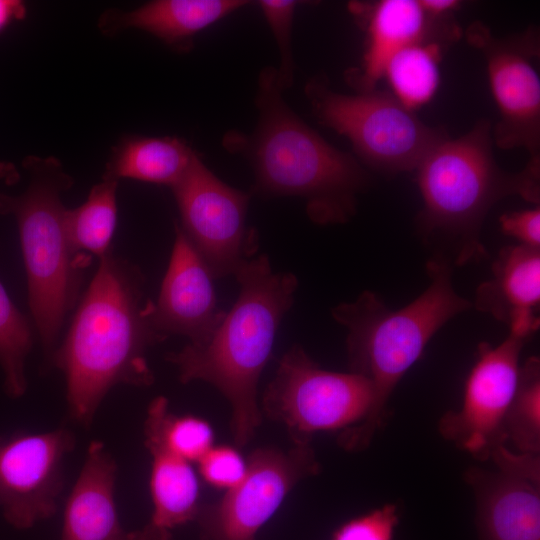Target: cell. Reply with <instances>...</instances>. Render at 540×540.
<instances>
[{"label": "cell", "instance_id": "7402d4cb", "mask_svg": "<svg viewBox=\"0 0 540 540\" xmlns=\"http://www.w3.org/2000/svg\"><path fill=\"white\" fill-rule=\"evenodd\" d=\"M444 43L447 41L435 38L414 42L396 52L387 63L383 77L407 109L421 107L436 93Z\"/></svg>", "mask_w": 540, "mask_h": 540}, {"label": "cell", "instance_id": "7a4b0ae2", "mask_svg": "<svg viewBox=\"0 0 540 540\" xmlns=\"http://www.w3.org/2000/svg\"><path fill=\"white\" fill-rule=\"evenodd\" d=\"M240 292L208 341L167 355L179 380L204 381L229 402L234 442H250L261 422L257 387L285 314L298 287L293 273H275L265 254L249 259L234 275Z\"/></svg>", "mask_w": 540, "mask_h": 540}, {"label": "cell", "instance_id": "4fadbf2b", "mask_svg": "<svg viewBox=\"0 0 540 540\" xmlns=\"http://www.w3.org/2000/svg\"><path fill=\"white\" fill-rule=\"evenodd\" d=\"M73 447L64 428L0 437V510L10 525L28 529L56 513L63 461Z\"/></svg>", "mask_w": 540, "mask_h": 540}, {"label": "cell", "instance_id": "4316f807", "mask_svg": "<svg viewBox=\"0 0 540 540\" xmlns=\"http://www.w3.org/2000/svg\"><path fill=\"white\" fill-rule=\"evenodd\" d=\"M258 5L277 40L281 59L277 70V83L283 91L290 87L293 82L294 61L291 32L294 11L298 2L291 0H261Z\"/></svg>", "mask_w": 540, "mask_h": 540}, {"label": "cell", "instance_id": "f1b7e54d", "mask_svg": "<svg viewBox=\"0 0 540 540\" xmlns=\"http://www.w3.org/2000/svg\"><path fill=\"white\" fill-rule=\"evenodd\" d=\"M397 523L396 505L387 504L347 521L331 540H392Z\"/></svg>", "mask_w": 540, "mask_h": 540}, {"label": "cell", "instance_id": "f546056e", "mask_svg": "<svg viewBox=\"0 0 540 540\" xmlns=\"http://www.w3.org/2000/svg\"><path fill=\"white\" fill-rule=\"evenodd\" d=\"M502 231L516 240L520 245L531 248L540 247V209L535 206L529 209L504 213L500 219Z\"/></svg>", "mask_w": 540, "mask_h": 540}, {"label": "cell", "instance_id": "d6a6232c", "mask_svg": "<svg viewBox=\"0 0 540 540\" xmlns=\"http://www.w3.org/2000/svg\"><path fill=\"white\" fill-rule=\"evenodd\" d=\"M20 180V173L17 167L6 161H0V184L14 185Z\"/></svg>", "mask_w": 540, "mask_h": 540}, {"label": "cell", "instance_id": "e0dca14e", "mask_svg": "<svg viewBox=\"0 0 540 540\" xmlns=\"http://www.w3.org/2000/svg\"><path fill=\"white\" fill-rule=\"evenodd\" d=\"M116 464L100 442L88 448L79 476L66 500L59 540H138L126 531L115 503Z\"/></svg>", "mask_w": 540, "mask_h": 540}, {"label": "cell", "instance_id": "9a60e30c", "mask_svg": "<svg viewBox=\"0 0 540 540\" xmlns=\"http://www.w3.org/2000/svg\"><path fill=\"white\" fill-rule=\"evenodd\" d=\"M159 296L152 301L150 318L158 332L168 338L183 335L190 344L210 339L226 312L219 308L213 276L179 223Z\"/></svg>", "mask_w": 540, "mask_h": 540}, {"label": "cell", "instance_id": "83f0119b", "mask_svg": "<svg viewBox=\"0 0 540 540\" xmlns=\"http://www.w3.org/2000/svg\"><path fill=\"white\" fill-rule=\"evenodd\" d=\"M198 463L203 479L219 489L234 487L247 472V461L230 446H212Z\"/></svg>", "mask_w": 540, "mask_h": 540}, {"label": "cell", "instance_id": "8fae6325", "mask_svg": "<svg viewBox=\"0 0 540 540\" xmlns=\"http://www.w3.org/2000/svg\"><path fill=\"white\" fill-rule=\"evenodd\" d=\"M470 45L484 56L499 119L492 134L501 149L524 148L539 157L540 79L533 63L539 55L538 36L529 29L497 38L479 21L466 30Z\"/></svg>", "mask_w": 540, "mask_h": 540}, {"label": "cell", "instance_id": "484cf974", "mask_svg": "<svg viewBox=\"0 0 540 540\" xmlns=\"http://www.w3.org/2000/svg\"><path fill=\"white\" fill-rule=\"evenodd\" d=\"M33 336L27 318L18 310L0 281V366L5 392L21 397L27 389L25 363Z\"/></svg>", "mask_w": 540, "mask_h": 540}, {"label": "cell", "instance_id": "5b68a950", "mask_svg": "<svg viewBox=\"0 0 540 540\" xmlns=\"http://www.w3.org/2000/svg\"><path fill=\"white\" fill-rule=\"evenodd\" d=\"M22 167L27 187L17 195L0 192V214L13 216L17 223L30 311L42 348L52 359L90 258L72 250L66 233L67 209L61 197L73 178L52 156H27Z\"/></svg>", "mask_w": 540, "mask_h": 540}, {"label": "cell", "instance_id": "52a82bcc", "mask_svg": "<svg viewBox=\"0 0 540 540\" xmlns=\"http://www.w3.org/2000/svg\"><path fill=\"white\" fill-rule=\"evenodd\" d=\"M319 121L346 136L368 166L385 173L414 171L448 137L402 105L393 94L372 90L354 95L332 91L319 78L306 86Z\"/></svg>", "mask_w": 540, "mask_h": 540}, {"label": "cell", "instance_id": "8992f818", "mask_svg": "<svg viewBox=\"0 0 540 540\" xmlns=\"http://www.w3.org/2000/svg\"><path fill=\"white\" fill-rule=\"evenodd\" d=\"M492 140L491 124L481 120L461 137L436 144L415 170L422 226L460 236L462 264L483 253L481 223L499 200L519 195L539 204L540 157L530 158L520 172H505L494 159Z\"/></svg>", "mask_w": 540, "mask_h": 540}, {"label": "cell", "instance_id": "3957f363", "mask_svg": "<svg viewBox=\"0 0 540 540\" xmlns=\"http://www.w3.org/2000/svg\"><path fill=\"white\" fill-rule=\"evenodd\" d=\"M277 70L259 77V123L252 135L229 133L224 145L248 157L255 190L268 196H297L306 201L318 224L342 223L355 212L356 196L368 176L355 158L331 146L285 103Z\"/></svg>", "mask_w": 540, "mask_h": 540}, {"label": "cell", "instance_id": "d4e9b609", "mask_svg": "<svg viewBox=\"0 0 540 540\" xmlns=\"http://www.w3.org/2000/svg\"><path fill=\"white\" fill-rule=\"evenodd\" d=\"M505 441L521 453L540 452V362L531 357L520 367L519 380L503 422Z\"/></svg>", "mask_w": 540, "mask_h": 540}, {"label": "cell", "instance_id": "1f68e13d", "mask_svg": "<svg viewBox=\"0 0 540 540\" xmlns=\"http://www.w3.org/2000/svg\"><path fill=\"white\" fill-rule=\"evenodd\" d=\"M424 11L433 18H447L459 7L457 0H419Z\"/></svg>", "mask_w": 540, "mask_h": 540}, {"label": "cell", "instance_id": "cb8c5ba5", "mask_svg": "<svg viewBox=\"0 0 540 540\" xmlns=\"http://www.w3.org/2000/svg\"><path fill=\"white\" fill-rule=\"evenodd\" d=\"M144 433L156 436L172 453L188 462H198L213 446L214 433L199 417L177 416L169 411L168 400L159 396L149 405Z\"/></svg>", "mask_w": 540, "mask_h": 540}, {"label": "cell", "instance_id": "4dcf8cb0", "mask_svg": "<svg viewBox=\"0 0 540 540\" xmlns=\"http://www.w3.org/2000/svg\"><path fill=\"white\" fill-rule=\"evenodd\" d=\"M26 5L20 0H0V33L14 21L26 16Z\"/></svg>", "mask_w": 540, "mask_h": 540}, {"label": "cell", "instance_id": "ffe728a7", "mask_svg": "<svg viewBox=\"0 0 540 540\" xmlns=\"http://www.w3.org/2000/svg\"><path fill=\"white\" fill-rule=\"evenodd\" d=\"M145 434L151 454L150 494L153 511L149 522L136 530L138 540H172L177 527L196 519L199 481L190 462L169 451L154 435Z\"/></svg>", "mask_w": 540, "mask_h": 540}, {"label": "cell", "instance_id": "d6986e66", "mask_svg": "<svg viewBox=\"0 0 540 540\" xmlns=\"http://www.w3.org/2000/svg\"><path fill=\"white\" fill-rule=\"evenodd\" d=\"M242 0H155L131 11L111 9L99 18L100 31L113 36L134 28L158 37L180 51L209 25L244 6Z\"/></svg>", "mask_w": 540, "mask_h": 540}, {"label": "cell", "instance_id": "603a6c76", "mask_svg": "<svg viewBox=\"0 0 540 540\" xmlns=\"http://www.w3.org/2000/svg\"><path fill=\"white\" fill-rule=\"evenodd\" d=\"M118 181L103 176L80 206L67 209L65 228L72 250L101 258L111 248L117 225Z\"/></svg>", "mask_w": 540, "mask_h": 540}, {"label": "cell", "instance_id": "2e32d148", "mask_svg": "<svg viewBox=\"0 0 540 540\" xmlns=\"http://www.w3.org/2000/svg\"><path fill=\"white\" fill-rule=\"evenodd\" d=\"M366 26V44L360 68L347 74L349 83L359 92H369L383 78L387 63L403 47L435 38L455 40L459 28L447 18L429 16L419 0H381L373 4H353Z\"/></svg>", "mask_w": 540, "mask_h": 540}, {"label": "cell", "instance_id": "30bf717a", "mask_svg": "<svg viewBox=\"0 0 540 540\" xmlns=\"http://www.w3.org/2000/svg\"><path fill=\"white\" fill-rule=\"evenodd\" d=\"M310 443L289 450L265 447L247 461L244 478L218 501L200 507L196 519L203 540H255L289 492L319 472Z\"/></svg>", "mask_w": 540, "mask_h": 540}, {"label": "cell", "instance_id": "5bb4252c", "mask_svg": "<svg viewBox=\"0 0 540 540\" xmlns=\"http://www.w3.org/2000/svg\"><path fill=\"white\" fill-rule=\"evenodd\" d=\"M490 458L497 470L472 469L482 540H540L539 455L514 454L505 444Z\"/></svg>", "mask_w": 540, "mask_h": 540}, {"label": "cell", "instance_id": "277c9868", "mask_svg": "<svg viewBox=\"0 0 540 540\" xmlns=\"http://www.w3.org/2000/svg\"><path fill=\"white\" fill-rule=\"evenodd\" d=\"M427 272V289L398 310H390L369 291L332 310L333 318L348 330L351 372L368 378L375 393L368 416L339 434L338 443L346 450L358 451L370 444L383 423L387 402L398 382L421 357L433 335L471 306L455 292L447 261L431 260Z\"/></svg>", "mask_w": 540, "mask_h": 540}, {"label": "cell", "instance_id": "9c48e42d", "mask_svg": "<svg viewBox=\"0 0 540 540\" xmlns=\"http://www.w3.org/2000/svg\"><path fill=\"white\" fill-rule=\"evenodd\" d=\"M172 190L179 225L213 278L235 275L258 248L246 223L249 195L217 178L198 155Z\"/></svg>", "mask_w": 540, "mask_h": 540}, {"label": "cell", "instance_id": "6da1fadb", "mask_svg": "<svg viewBox=\"0 0 540 540\" xmlns=\"http://www.w3.org/2000/svg\"><path fill=\"white\" fill-rule=\"evenodd\" d=\"M99 259L51 359L65 375L70 415L82 424L92 421L115 385H151L154 375L146 353L167 339L152 324V301H144L140 268L116 256L112 247Z\"/></svg>", "mask_w": 540, "mask_h": 540}, {"label": "cell", "instance_id": "44dd1931", "mask_svg": "<svg viewBox=\"0 0 540 540\" xmlns=\"http://www.w3.org/2000/svg\"><path fill=\"white\" fill-rule=\"evenodd\" d=\"M197 154L174 137L131 136L113 150L103 176L175 186Z\"/></svg>", "mask_w": 540, "mask_h": 540}, {"label": "cell", "instance_id": "ba28073f", "mask_svg": "<svg viewBox=\"0 0 540 540\" xmlns=\"http://www.w3.org/2000/svg\"><path fill=\"white\" fill-rule=\"evenodd\" d=\"M374 399L368 378L322 369L302 347L294 345L267 385L262 409L285 426L294 444H304L317 432L358 425L370 413Z\"/></svg>", "mask_w": 540, "mask_h": 540}, {"label": "cell", "instance_id": "ac0fdd59", "mask_svg": "<svg viewBox=\"0 0 540 540\" xmlns=\"http://www.w3.org/2000/svg\"><path fill=\"white\" fill-rule=\"evenodd\" d=\"M539 303V249L520 244L504 248L493 265V278L477 290V309L505 322L511 333L528 339L539 327Z\"/></svg>", "mask_w": 540, "mask_h": 540}, {"label": "cell", "instance_id": "7c38bea8", "mask_svg": "<svg viewBox=\"0 0 540 540\" xmlns=\"http://www.w3.org/2000/svg\"><path fill=\"white\" fill-rule=\"evenodd\" d=\"M526 340L510 332L495 347L481 343L460 409L447 412L439 421V432L446 440L478 459L490 458L506 442L503 422L517 388L519 357Z\"/></svg>", "mask_w": 540, "mask_h": 540}]
</instances>
